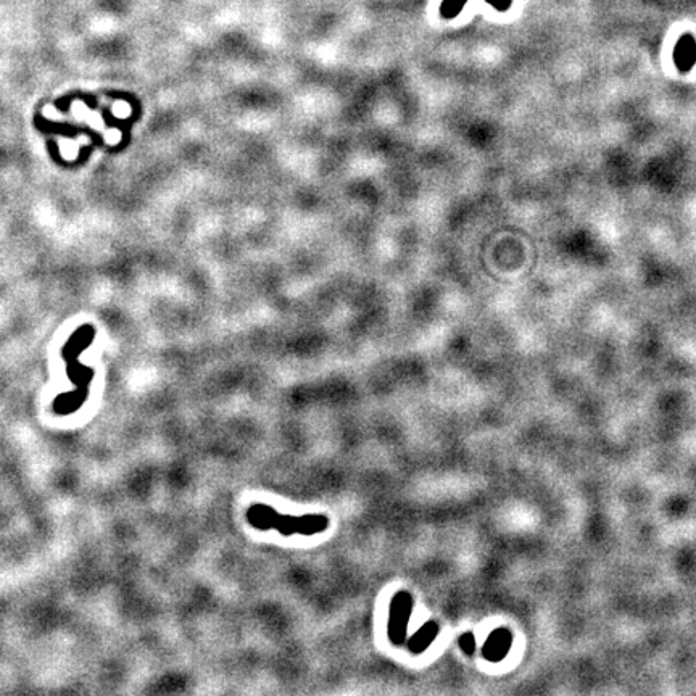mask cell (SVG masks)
I'll return each instance as SVG.
<instances>
[{
    "label": "cell",
    "mask_w": 696,
    "mask_h": 696,
    "mask_svg": "<svg viewBox=\"0 0 696 696\" xmlns=\"http://www.w3.org/2000/svg\"><path fill=\"white\" fill-rule=\"evenodd\" d=\"M466 2L468 0H445L442 4V16L443 18H455Z\"/></svg>",
    "instance_id": "8992f818"
},
{
    "label": "cell",
    "mask_w": 696,
    "mask_h": 696,
    "mask_svg": "<svg viewBox=\"0 0 696 696\" xmlns=\"http://www.w3.org/2000/svg\"><path fill=\"white\" fill-rule=\"evenodd\" d=\"M413 613V596L408 591H398L390 603V617H388V638L393 645H403L406 640V627Z\"/></svg>",
    "instance_id": "7a4b0ae2"
},
{
    "label": "cell",
    "mask_w": 696,
    "mask_h": 696,
    "mask_svg": "<svg viewBox=\"0 0 696 696\" xmlns=\"http://www.w3.org/2000/svg\"><path fill=\"white\" fill-rule=\"evenodd\" d=\"M487 2L493 5L497 10H506L511 5V0H487Z\"/></svg>",
    "instance_id": "ba28073f"
},
{
    "label": "cell",
    "mask_w": 696,
    "mask_h": 696,
    "mask_svg": "<svg viewBox=\"0 0 696 696\" xmlns=\"http://www.w3.org/2000/svg\"><path fill=\"white\" fill-rule=\"evenodd\" d=\"M509 645H511V635L508 634V630H495L485 643L484 656L492 661H500L506 654Z\"/></svg>",
    "instance_id": "277c9868"
},
{
    "label": "cell",
    "mask_w": 696,
    "mask_h": 696,
    "mask_svg": "<svg viewBox=\"0 0 696 696\" xmlns=\"http://www.w3.org/2000/svg\"><path fill=\"white\" fill-rule=\"evenodd\" d=\"M674 62L675 66L678 68V71L687 73L693 68L696 62V42L693 36H682L675 45L674 52Z\"/></svg>",
    "instance_id": "3957f363"
},
{
    "label": "cell",
    "mask_w": 696,
    "mask_h": 696,
    "mask_svg": "<svg viewBox=\"0 0 696 696\" xmlns=\"http://www.w3.org/2000/svg\"><path fill=\"white\" fill-rule=\"evenodd\" d=\"M460 645L464 653L472 654L474 653V635L472 634H464L460 638Z\"/></svg>",
    "instance_id": "52a82bcc"
},
{
    "label": "cell",
    "mask_w": 696,
    "mask_h": 696,
    "mask_svg": "<svg viewBox=\"0 0 696 696\" xmlns=\"http://www.w3.org/2000/svg\"><path fill=\"white\" fill-rule=\"evenodd\" d=\"M439 632H440L439 624L432 622L431 620V622L422 625V627L410 638L408 649L414 654H419L422 651H426L429 645H431V643L435 640V637L439 635Z\"/></svg>",
    "instance_id": "5b68a950"
},
{
    "label": "cell",
    "mask_w": 696,
    "mask_h": 696,
    "mask_svg": "<svg viewBox=\"0 0 696 696\" xmlns=\"http://www.w3.org/2000/svg\"><path fill=\"white\" fill-rule=\"evenodd\" d=\"M247 521L260 530L276 529L282 535H315V533L324 532L329 526L327 516L324 514H305V516H290L279 514L274 508L266 504L257 503L248 508Z\"/></svg>",
    "instance_id": "6da1fadb"
}]
</instances>
